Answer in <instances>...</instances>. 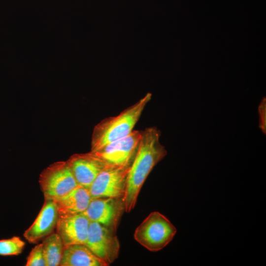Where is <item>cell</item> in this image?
Returning <instances> with one entry per match:
<instances>
[{"label":"cell","mask_w":266,"mask_h":266,"mask_svg":"<svg viewBox=\"0 0 266 266\" xmlns=\"http://www.w3.org/2000/svg\"><path fill=\"white\" fill-rule=\"evenodd\" d=\"M58 218L59 213L55 201L53 200H45L36 219L25 231L24 237L30 243H37L53 233Z\"/></svg>","instance_id":"30bf717a"},{"label":"cell","mask_w":266,"mask_h":266,"mask_svg":"<svg viewBox=\"0 0 266 266\" xmlns=\"http://www.w3.org/2000/svg\"><path fill=\"white\" fill-rule=\"evenodd\" d=\"M130 167L107 166L89 188L92 199L124 198Z\"/></svg>","instance_id":"8992f818"},{"label":"cell","mask_w":266,"mask_h":266,"mask_svg":"<svg viewBox=\"0 0 266 266\" xmlns=\"http://www.w3.org/2000/svg\"><path fill=\"white\" fill-rule=\"evenodd\" d=\"M176 232V228L165 216L154 211L136 228L134 238L149 251L157 252L168 244Z\"/></svg>","instance_id":"3957f363"},{"label":"cell","mask_w":266,"mask_h":266,"mask_svg":"<svg viewBox=\"0 0 266 266\" xmlns=\"http://www.w3.org/2000/svg\"><path fill=\"white\" fill-rule=\"evenodd\" d=\"M141 137V132L133 131L125 137L91 152L108 166H130L136 154Z\"/></svg>","instance_id":"5b68a950"},{"label":"cell","mask_w":266,"mask_h":266,"mask_svg":"<svg viewBox=\"0 0 266 266\" xmlns=\"http://www.w3.org/2000/svg\"><path fill=\"white\" fill-rule=\"evenodd\" d=\"M42 244L46 266H60L65 247L61 236L52 233L43 238Z\"/></svg>","instance_id":"5bb4252c"},{"label":"cell","mask_w":266,"mask_h":266,"mask_svg":"<svg viewBox=\"0 0 266 266\" xmlns=\"http://www.w3.org/2000/svg\"><path fill=\"white\" fill-rule=\"evenodd\" d=\"M26 266H47L42 244L36 245L27 258Z\"/></svg>","instance_id":"2e32d148"},{"label":"cell","mask_w":266,"mask_h":266,"mask_svg":"<svg viewBox=\"0 0 266 266\" xmlns=\"http://www.w3.org/2000/svg\"><path fill=\"white\" fill-rule=\"evenodd\" d=\"M260 125L263 132L266 133V98H264L259 107Z\"/></svg>","instance_id":"e0dca14e"},{"label":"cell","mask_w":266,"mask_h":266,"mask_svg":"<svg viewBox=\"0 0 266 266\" xmlns=\"http://www.w3.org/2000/svg\"><path fill=\"white\" fill-rule=\"evenodd\" d=\"M25 246V242L17 236L0 240V256L18 255L22 252Z\"/></svg>","instance_id":"9a60e30c"},{"label":"cell","mask_w":266,"mask_h":266,"mask_svg":"<svg viewBox=\"0 0 266 266\" xmlns=\"http://www.w3.org/2000/svg\"><path fill=\"white\" fill-rule=\"evenodd\" d=\"M78 185L89 189L108 165L94 153L74 154L66 161Z\"/></svg>","instance_id":"9c48e42d"},{"label":"cell","mask_w":266,"mask_h":266,"mask_svg":"<svg viewBox=\"0 0 266 266\" xmlns=\"http://www.w3.org/2000/svg\"><path fill=\"white\" fill-rule=\"evenodd\" d=\"M92 200L89 190L78 185L62 197L54 200L59 215H72L83 213Z\"/></svg>","instance_id":"7c38bea8"},{"label":"cell","mask_w":266,"mask_h":266,"mask_svg":"<svg viewBox=\"0 0 266 266\" xmlns=\"http://www.w3.org/2000/svg\"><path fill=\"white\" fill-rule=\"evenodd\" d=\"M151 97V93H147L119 115L104 118L96 125L92 135L91 152H95L131 133Z\"/></svg>","instance_id":"7a4b0ae2"},{"label":"cell","mask_w":266,"mask_h":266,"mask_svg":"<svg viewBox=\"0 0 266 266\" xmlns=\"http://www.w3.org/2000/svg\"><path fill=\"white\" fill-rule=\"evenodd\" d=\"M85 245L108 266L118 257L120 243L115 231L90 221Z\"/></svg>","instance_id":"52a82bcc"},{"label":"cell","mask_w":266,"mask_h":266,"mask_svg":"<svg viewBox=\"0 0 266 266\" xmlns=\"http://www.w3.org/2000/svg\"><path fill=\"white\" fill-rule=\"evenodd\" d=\"M39 183L45 200H57L78 185L66 161L56 162L40 173Z\"/></svg>","instance_id":"277c9868"},{"label":"cell","mask_w":266,"mask_h":266,"mask_svg":"<svg viewBox=\"0 0 266 266\" xmlns=\"http://www.w3.org/2000/svg\"><path fill=\"white\" fill-rule=\"evenodd\" d=\"M61 266H107L104 262L95 255L85 245L65 246Z\"/></svg>","instance_id":"4fadbf2b"},{"label":"cell","mask_w":266,"mask_h":266,"mask_svg":"<svg viewBox=\"0 0 266 266\" xmlns=\"http://www.w3.org/2000/svg\"><path fill=\"white\" fill-rule=\"evenodd\" d=\"M161 132L155 127L141 131L138 149L128 171L124 200L125 211L134 207L140 191L154 167L167 154L160 141Z\"/></svg>","instance_id":"6da1fadb"},{"label":"cell","mask_w":266,"mask_h":266,"mask_svg":"<svg viewBox=\"0 0 266 266\" xmlns=\"http://www.w3.org/2000/svg\"><path fill=\"white\" fill-rule=\"evenodd\" d=\"M90 221L83 214L59 216L56 225L57 233L65 246L85 244Z\"/></svg>","instance_id":"8fae6325"},{"label":"cell","mask_w":266,"mask_h":266,"mask_svg":"<svg viewBox=\"0 0 266 266\" xmlns=\"http://www.w3.org/2000/svg\"><path fill=\"white\" fill-rule=\"evenodd\" d=\"M124 211H125L124 198H100L92 199L83 213L90 221L116 231Z\"/></svg>","instance_id":"ba28073f"}]
</instances>
